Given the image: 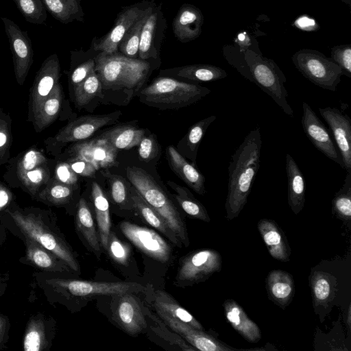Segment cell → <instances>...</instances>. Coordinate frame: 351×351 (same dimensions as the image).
I'll return each instance as SVG.
<instances>
[{
  "mask_svg": "<svg viewBox=\"0 0 351 351\" xmlns=\"http://www.w3.org/2000/svg\"><path fill=\"white\" fill-rule=\"evenodd\" d=\"M222 51L230 65L270 96L287 115L293 117L287 99L286 77L273 60L263 56L260 50L237 44L224 45Z\"/></svg>",
  "mask_w": 351,
  "mask_h": 351,
  "instance_id": "6da1fadb",
  "label": "cell"
},
{
  "mask_svg": "<svg viewBox=\"0 0 351 351\" xmlns=\"http://www.w3.org/2000/svg\"><path fill=\"white\" fill-rule=\"evenodd\" d=\"M262 140L259 128L251 130L235 150L228 166L226 218L238 217L247 202L260 167Z\"/></svg>",
  "mask_w": 351,
  "mask_h": 351,
  "instance_id": "7a4b0ae2",
  "label": "cell"
},
{
  "mask_svg": "<svg viewBox=\"0 0 351 351\" xmlns=\"http://www.w3.org/2000/svg\"><path fill=\"white\" fill-rule=\"evenodd\" d=\"M22 235L27 236L53 253L74 272L80 274L76 254L59 229L56 220L47 211L36 208L5 210Z\"/></svg>",
  "mask_w": 351,
  "mask_h": 351,
  "instance_id": "3957f363",
  "label": "cell"
},
{
  "mask_svg": "<svg viewBox=\"0 0 351 351\" xmlns=\"http://www.w3.org/2000/svg\"><path fill=\"white\" fill-rule=\"evenodd\" d=\"M59 274L40 271L34 278L49 302L65 304L77 299L127 293H145L147 287L132 282H94L61 277Z\"/></svg>",
  "mask_w": 351,
  "mask_h": 351,
  "instance_id": "277c9868",
  "label": "cell"
},
{
  "mask_svg": "<svg viewBox=\"0 0 351 351\" xmlns=\"http://www.w3.org/2000/svg\"><path fill=\"white\" fill-rule=\"evenodd\" d=\"M126 176L129 182L146 202L165 219L182 246L190 241L184 217L167 193L147 171L137 167H128Z\"/></svg>",
  "mask_w": 351,
  "mask_h": 351,
  "instance_id": "5b68a950",
  "label": "cell"
},
{
  "mask_svg": "<svg viewBox=\"0 0 351 351\" xmlns=\"http://www.w3.org/2000/svg\"><path fill=\"white\" fill-rule=\"evenodd\" d=\"M95 72L102 87L138 90L150 69L147 60L128 58L123 54L100 52L95 59Z\"/></svg>",
  "mask_w": 351,
  "mask_h": 351,
  "instance_id": "8992f818",
  "label": "cell"
},
{
  "mask_svg": "<svg viewBox=\"0 0 351 351\" xmlns=\"http://www.w3.org/2000/svg\"><path fill=\"white\" fill-rule=\"evenodd\" d=\"M210 90L197 83H188L169 77H159L142 89L141 102L160 110L178 109L197 102Z\"/></svg>",
  "mask_w": 351,
  "mask_h": 351,
  "instance_id": "52a82bcc",
  "label": "cell"
},
{
  "mask_svg": "<svg viewBox=\"0 0 351 351\" xmlns=\"http://www.w3.org/2000/svg\"><path fill=\"white\" fill-rule=\"evenodd\" d=\"M297 70L315 85L335 92L343 75L341 68L322 52L302 49L291 57Z\"/></svg>",
  "mask_w": 351,
  "mask_h": 351,
  "instance_id": "ba28073f",
  "label": "cell"
},
{
  "mask_svg": "<svg viewBox=\"0 0 351 351\" xmlns=\"http://www.w3.org/2000/svg\"><path fill=\"white\" fill-rule=\"evenodd\" d=\"M221 267V256L217 251L202 249L191 252L181 259L174 284L180 287L193 286L220 271Z\"/></svg>",
  "mask_w": 351,
  "mask_h": 351,
  "instance_id": "9c48e42d",
  "label": "cell"
},
{
  "mask_svg": "<svg viewBox=\"0 0 351 351\" xmlns=\"http://www.w3.org/2000/svg\"><path fill=\"white\" fill-rule=\"evenodd\" d=\"M121 233L139 250L151 258L163 263L169 261L172 249L157 232L129 221L119 224Z\"/></svg>",
  "mask_w": 351,
  "mask_h": 351,
  "instance_id": "30bf717a",
  "label": "cell"
},
{
  "mask_svg": "<svg viewBox=\"0 0 351 351\" xmlns=\"http://www.w3.org/2000/svg\"><path fill=\"white\" fill-rule=\"evenodd\" d=\"M8 36L16 82L23 85L34 62V51L27 32L22 30L13 21L1 17Z\"/></svg>",
  "mask_w": 351,
  "mask_h": 351,
  "instance_id": "8fae6325",
  "label": "cell"
},
{
  "mask_svg": "<svg viewBox=\"0 0 351 351\" xmlns=\"http://www.w3.org/2000/svg\"><path fill=\"white\" fill-rule=\"evenodd\" d=\"M119 112L78 117L68 123L54 137L47 139L45 143L48 147L88 139L100 128L114 121L119 117Z\"/></svg>",
  "mask_w": 351,
  "mask_h": 351,
  "instance_id": "7c38bea8",
  "label": "cell"
},
{
  "mask_svg": "<svg viewBox=\"0 0 351 351\" xmlns=\"http://www.w3.org/2000/svg\"><path fill=\"white\" fill-rule=\"evenodd\" d=\"M113 296L115 302L113 319L130 335L136 336L143 332L147 326L146 315L136 293H127Z\"/></svg>",
  "mask_w": 351,
  "mask_h": 351,
  "instance_id": "4fadbf2b",
  "label": "cell"
},
{
  "mask_svg": "<svg viewBox=\"0 0 351 351\" xmlns=\"http://www.w3.org/2000/svg\"><path fill=\"white\" fill-rule=\"evenodd\" d=\"M301 124L303 131L312 144L327 158L344 169L340 152L328 129L305 101L302 103Z\"/></svg>",
  "mask_w": 351,
  "mask_h": 351,
  "instance_id": "5bb4252c",
  "label": "cell"
},
{
  "mask_svg": "<svg viewBox=\"0 0 351 351\" xmlns=\"http://www.w3.org/2000/svg\"><path fill=\"white\" fill-rule=\"evenodd\" d=\"M151 3H138L121 12L111 30L93 44L95 51L106 53L117 52L119 45L129 29L146 12Z\"/></svg>",
  "mask_w": 351,
  "mask_h": 351,
  "instance_id": "9a60e30c",
  "label": "cell"
},
{
  "mask_svg": "<svg viewBox=\"0 0 351 351\" xmlns=\"http://www.w3.org/2000/svg\"><path fill=\"white\" fill-rule=\"evenodd\" d=\"M156 312L160 320L167 327L179 335L196 350L201 351L241 350L229 346L204 330L197 329L162 312Z\"/></svg>",
  "mask_w": 351,
  "mask_h": 351,
  "instance_id": "2e32d148",
  "label": "cell"
},
{
  "mask_svg": "<svg viewBox=\"0 0 351 351\" xmlns=\"http://www.w3.org/2000/svg\"><path fill=\"white\" fill-rule=\"evenodd\" d=\"M319 112L329 125L335 145L340 152L344 169L351 173V119L337 108H319Z\"/></svg>",
  "mask_w": 351,
  "mask_h": 351,
  "instance_id": "e0dca14e",
  "label": "cell"
},
{
  "mask_svg": "<svg viewBox=\"0 0 351 351\" xmlns=\"http://www.w3.org/2000/svg\"><path fill=\"white\" fill-rule=\"evenodd\" d=\"M56 321L43 313L32 315L28 319L23 339L25 351H47L56 335Z\"/></svg>",
  "mask_w": 351,
  "mask_h": 351,
  "instance_id": "ac0fdd59",
  "label": "cell"
},
{
  "mask_svg": "<svg viewBox=\"0 0 351 351\" xmlns=\"http://www.w3.org/2000/svg\"><path fill=\"white\" fill-rule=\"evenodd\" d=\"M60 65L57 54L47 57L42 63L34 79L29 97V111L33 115L41 102L59 84Z\"/></svg>",
  "mask_w": 351,
  "mask_h": 351,
  "instance_id": "d6986e66",
  "label": "cell"
},
{
  "mask_svg": "<svg viewBox=\"0 0 351 351\" xmlns=\"http://www.w3.org/2000/svg\"><path fill=\"white\" fill-rule=\"evenodd\" d=\"M71 157H77L90 162L97 170L117 165L118 149L106 140L97 137L77 143L69 149Z\"/></svg>",
  "mask_w": 351,
  "mask_h": 351,
  "instance_id": "ffe728a7",
  "label": "cell"
},
{
  "mask_svg": "<svg viewBox=\"0 0 351 351\" xmlns=\"http://www.w3.org/2000/svg\"><path fill=\"white\" fill-rule=\"evenodd\" d=\"M25 245L27 263L42 271L59 274H73L71 269L53 253L32 239L22 235Z\"/></svg>",
  "mask_w": 351,
  "mask_h": 351,
  "instance_id": "44dd1931",
  "label": "cell"
},
{
  "mask_svg": "<svg viewBox=\"0 0 351 351\" xmlns=\"http://www.w3.org/2000/svg\"><path fill=\"white\" fill-rule=\"evenodd\" d=\"M204 16L197 7L183 5L173 21L174 35L182 43H186L197 38L202 33Z\"/></svg>",
  "mask_w": 351,
  "mask_h": 351,
  "instance_id": "7402d4cb",
  "label": "cell"
},
{
  "mask_svg": "<svg viewBox=\"0 0 351 351\" xmlns=\"http://www.w3.org/2000/svg\"><path fill=\"white\" fill-rule=\"evenodd\" d=\"M257 228L269 254L278 261H289L291 248L277 223L272 219H262L258 222Z\"/></svg>",
  "mask_w": 351,
  "mask_h": 351,
  "instance_id": "603a6c76",
  "label": "cell"
},
{
  "mask_svg": "<svg viewBox=\"0 0 351 351\" xmlns=\"http://www.w3.org/2000/svg\"><path fill=\"white\" fill-rule=\"evenodd\" d=\"M75 227L79 237L95 256L99 258L102 253L99 234L92 212L85 199L78 202L75 215Z\"/></svg>",
  "mask_w": 351,
  "mask_h": 351,
  "instance_id": "cb8c5ba5",
  "label": "cell"
},
{
  "mask_svg": "<svg viewBox=\"0 0 351 351\" xmlns=\"http://www.w3.org/2000/svg\"><path fill=\"white\" fill-rule=\"evenodd\" d=\"M166 154L172 171L197 193L204 195L206 193L205 177L195 165L187 162L172 146L167 147Z\"/></svg>",
  "mask_w": 351,
  "mask_h": 351,
  "instance_id": "d4e9b609",
  "label": "cell"
},
{
  "mask_svg": "<svg viewBox=\"0 0 351 351\" xmlns=\"http://www.w3.org/2000/svg\"><path fill=\"white\" fill-rule=\"evenodd\" d=\"M130 191L134 210L140 217L150 226L159 231L173 245L182 247L181 242L160 214L146 202L132 185H130Z\"/></svg>",
  "mask_w": 351,
  "mask_h": 351,
  "instance_id": "484cf974",
  "label": "cell"
},
{
  "mask_svg": "<svg viewBox=\"0 0 351 351\" xmlns=\"http://www.w3.org/2000/svg\"><path fill=\"white\" fill-rule=\"evenodd\" d=\"M226 319L245 340L257 343L261 339L258 325L248 317L243 308L234 300L228 299L223 304Z\"/></svg>",
  "mask_w": 351,
  "mask_h": 351,
  "instance_id": "4316f807",
  "label": "cell"
},
{
  "mask_svg": "<svg viewBox=\"0 0 351 351\" xmlns=\"http://www.w3.org/2000/svg\"><path fill=\"white\" fill-rule=\"evenodd\" d=\"M268 298L276 304L285 308L291 302L295 292L294 281L289 272L274 269L265 280Z\"/></svg>",
  "mask_w": 351,
  "mask_h": 351,
  "instance_id": "83f0119b",
  "label": "cell"
},
{
  "mask_svg": "<svg viewBox=\"0 0 351 351\" xmlns=\"http://www.w3.org/2000/svg\"><path fill=\"white\" fill-rule=\"evenodd\" d=\"M285 169L288 184V204L293 213L298 215L303 209L305 202L304 177L289 154H286Z\"/></svg>",
  "mask_w": 351,
  "mask_h": 351,
  "instance_id": "f1b7e54d",
  "label": "cell"
},
{
  "mask_svg": "<svg viewBox=\"0 0 351 351\" xmlns=\"http://www.w3.org/2000/svg\"><path fill=\"white\" fill-rule=\"evenodd\" d=\"M91 197L101 248L106 252L112 223L109 202L98 183L92 184Z\"/></svg>",
  "mask_w": 351,
  "mask_h": 351,
  "instance_id": "f546056e",
  "label": "cell"
},
{
  "mask_svg": "<svg viewBox=\"0 0 351 351\" xmlns=\"http://www.w3.org/2000/svg\"><path fill=\"white\" fill-rule=\"evenodd\" d=\"M152 303L156 311L184 322L197 329L204 330L202 325L170 294L162 290H154Z\"/></svg>",
  "mask_w": 351,
  "mask_h": 351,
  "instance_id": "4dcf8cb0",
  "label": "cell"
},
{
  "mask_svg": "<svg viewBox=\"0 0 351 351\" xmlns=\"http://www.w3.org/2000/svg\"><path fill=\"white\" fill-rule=\"evenodd\" d=\"M309 282L314 307H328L336 295V278L325 271H317L311 273Z\"/></svg>",
  "mask_w": 351,
  "mask_h": 351,
  "instance_id": "1f68e13d",
  "label": "cell"
},
{
  "mask_svg": "<svg viewBox=\"0 0 351 351\" xmlns=\"http://www.w3.org/2000/svg\"><path fill=\"white\" fill-rule=\"evenodd\" d=\"M161 73L195 82L217 81L228 75L224 69L211 64L186 65L164 70Z\"/></svg>",
  "mask_w": 351,
  "mask_h": 351,
  "instance_id": "d6a6232c",
  "label": "cell"
},
{
  "mask_svg": "<svg viewBox=\"0 0 351 351\" xmlns=\"http://www.w3.org/2000/svg\"><path fill=\"white\" fill-rule=\"evenodd\" d=\"M63 99V93L60 83L40 104L32 115L33 123L36 132H40L58 117Z\"/></svg>",
  "mask_w": 351,
  "mask_h": 351,
  "instance_id": "836d02e7",
  "label": "cell"
},
{
  "mask_svg": "<svg viewBox=\"0 0 351 351\" xmlns=\"http://www.w3.org/2000/svg\"><path fill=\"white\" fill-rule=\"evenodd\" d=\"M145 130L131 125H119L105 131L99 137L106 140L117 149H129L138 146Z\"/></svg>",
  "mask_w": 351,
  "mask_h": 351,
  "instance_id": "e575fe53",
  "label": "cell"
},
{
  "mask_svg": "<svg viewBox=\"0 0 351 351\" xmlns=\"http://www.w3.org/2000/svg\"><path fill=\"white\" fill-rule=\"evenodd\" d=\"M167 184L176 192L173 194L175 199L188 216L205 222H210V218L206 208L186 187L170 180L167 181Z\"/></svg>",
  "mask_w": 351,
  "mask_h": 351,
  "instance_id": "d590c367",
  "label": "cell"
},
{
  "mask_svg": "<svg viewBox=\"0 0 351 351\" xmlns=\"http://www.w3.org/2000/svg\"><path fill=\"white\" fill-rule=\"evenodd\" d=\"M51 16L62 23L83 21L84 12L80 0H43Z\"/></svg>",
  "mask_w": 351,
  "mask_h": 351,
  "instance_id": "8d00e7d4",
  "label": "cell"
},
{
  "mask_svg": "<svg viewBox=\"0 0 351 351\" xmlns=\"http://www.w3.org/2000/svg\"><path fill=\"white\" fill-rule=\"evenodd\" d=\"M159 8L156 5L149 14L141 30L138 46L139 59L147 60L156 58L154 38L159 17Z\"/></svg>",
  "mask_w": 351,
  "mask_h": 351,
  "instance_id": "74e56055",
  "label": "cell"
},
{
  "mask_svg": "<svg viewBox=\"0 0 351 351\" xmlns=\"http://www.w3.org/2000/svg\"><path fill=\"white\" fill-rule=\"evenodd\" d=\"M75 189L73 186L53 179L38 192L36 197L45 204L64 206L70 202Z\"/></svg>",
  "mask_w": 351,
  "mask_h": 351,
  "instance_id": "f35d334b",
  "label": "cell"
},
{
  "mask_svg": "<svg viewBox=\"0 0 351 351\" xmlns=\"http://www.w3.org/2000/svg\"><path fill=\"white\" fill-rule=\"evenodd\" d=\"M155 6L154 4L151 3L146 12L129 29L121 40L118 49L124 56L131 58H137L138 56V46L141 30L149 14Z\"/></svg>",
  "mask_w": 351,
  "mask_h": 351,
  "instance_id": "ab89813d",
  "label": "cell"
},
{
  "mask_svg": "<svg viewBox=\"0 0 351 351\" xmlns=\"http://www.w3.org/2000/svg\"><path fill=\"white\" fill-rule=\"evenodd\" d=\"M332 213L350 227L351 221V173H347L341 188L332 200Z\"/></svg>",
  "mask_w": 351,
  "mask_h": 351,
  "instance_id": "60d3db41",
  "label": "cell"
},
{
  "mask_svg": "<svg viewBox=\"0 0 351 351\" xmlns=\"http://www.w3.org/2000/svg\"><path fill=\"white\" fill-rule=\"evenodd\" d=\"M102 175L108 180L113 202L121 209L134 210L130 197V185L125 180L120 176L111 174L108 171H104Z\"/></svg>",
  "mask_w": 351,
  "mask_h": 351,
  "instance_id": "b9f144b4",
  "label": "cell"
},
{
  "mask_svg": "<svg viewBox=\"0 0 351 351\" xmlns=\"http://www.w3.org/2000/svg\"><path fill=\"white\" fill-rule=\"evenodd\" d=\"M215 115L204 118L193 124L184 138L185 154L195 165L199 145L208 126L216 119Z\"/></svg>",
  "mask_w": 351,
  "mask_h": 351,
  "instance_id": "7bdbcfd3",
  "label": "cell"
},
{
  "mask_svg": "<svg viewBox=\"0 0 351 351\" xmlns=\"http://www.w3.org/2000/svg\"><path fill=\"white\" fill-rule=\"evenodd\" d=\"M18 178L27 191L36 197L42 188L49 182L50 170L47 163L24 173Z\"/></svg>",
  "mask_w": 351,
  "mask_h": 351,
  "instance_id": "ee69618b",
  "label": "cell"
},
{
  "mask_svg": "<svg viewBox=\"0 0 351 351\" xmlns=\"http://www.w3.org/2000/svg\"><path fill=\"white\" fill-rule=\"evenodd\" d=\"M101 88V82L95 70L84 81L74 87V99L76 106L82 107L86 105Z\"/></svg>",
  "mask_w": 351,
  "mask_h": 351,
  "instance_id": "f6af8a7d",
  "label": "cell"
},
{
  "mask_svg": "<svg viewBox=\"0 0 351 351\" xmlns=\"http://www.w3.org/2000/svg\"><path fill=\"white\" fill-rule=\"evenodd\" d=\"M26 21L44 24L47 19V10L43 0H13Z\"/></svg>",
  "mask_w": 351,
  "mask_h": 351,
  "instance_id": "bcb514c9",
  "label": "cell"
},
{
  "mask_svg": "<svg viewBox=\"0 0 351 351\" xmlns=\"http://www.w3.org/2000/svg\"><path fill=\"white\" fill-rule=\"evenodd\" d=\"M144 311L145 315L155 324L154 326L151 327L152 330L161 339L168 341L171 345H176L179 346L180 348L182 350H197L179 335L176 332H171L170 330L166 327V325L162 321L159 320L158 317L152 315L147 307L144 308Z\"/></svg>",
  "mask_w": 351,
  "mask_h": 351,
  "instance_id": "7dc6e473",
  "label": "cell"
},
{
  "mask_svg": "<svg viewBox=\"0 0 351 351\" xmlns=\"http://www.w3.org/2000/svg\"><path fill=\"white\" fill-rule=\"evenodd\" d=\"M11 123L10 115L0 110V166L10 158L12 141Z\"/></svg>",
  "mask_w": 351,
  "mask_h": 351,
  "instance_id": "c3c4849f",
  "label": "cell"
},
{
  "mask_svg": "<svg viewBox=\"0 0 351 351\" xmlns=\"http://www.w3.org/2000/svg\"><path fill=\"white\" fill-rule=\"evenodd\" d=\"M106 252L114 263L122 266L128 265L130 258V247L112 230L109 235Z\"/></svg>",
  "mask_w": 351,
  "mask_h": 351,
  "instance_id": "681fc988",
  "label": "cell"
},
{
  "mask_svg": "<svg viewBox=\"0 0 351 351\" xmlns=\"http://www.w3.org/2000/svg\"><path fill=\"white\" fill-rule=\"evenodd\" d=\"M47 162V158L40 150L32 147L23 153L18 160L16 165L17 176Z\"/></svg>",
  "mask_w": 351,
  "mask_h": 351,
  "instance_id": "f907efd6",
  "label": "cell"
},
{
  "mask_svg": "<svg viewBox=\"0 0 351 351\" xmlns=\"http://www.w3.org/2000/svg\"><path fill=\"white\" fill-rule=\"evenodd\" d=\"M331 59L341 68L343 75L351 77V45L344 44L331 49Z\"/></svg>",
  "mask_w": 351,
  "mask_h": 351,
  "instance_id": "816d5d0a",
  "label": "cell"
},
{
  "mask_svg": "<svg viewBox=\"0 0 351 351\" xmlns=\"http://www.w3.org/2000/svg\"><path fill=\"white\" fill-rule=\"evenodd\" d=\"M54 180L77 187L78 177L71 169L68 162H61L57 164L54 170Z\"/></svg>",
  "mask_w": 351,
  "mask_h": 351,
  "instance_id": "f5cc1de1",
  "label": "cell"
},
{
  "mask_svg": "<svg viewBox=\"0 0 351 351\" xmlns=\"http://www.w3.org/2000/svg\"><path fill=\"white\" fill-rule=\"evenodd\" d=\"M158 150L157 141L154 135L144 136L138 144V155L145 161H149L154 158Z\"/></svg>",
  "mask_w": 351,
  "mask_h": 351,
  "instance_id": "db71d44e",
  "label": "cell"
},
{
  "mask_svg": "<svg viewBox=\"0 0 351 351\" xmlns=\"http://www.w3.org/2000/svg\"><path fill=\"white\" fill-rule=\"evenodd\" d=\"M95 68V60L90 59L75 67L71 73L70 82L75 87L84 81Z\"/></svg>",
  "mask_w": 351,
  "mask_h": 351,
  "instance_id": "11a10c76",
  "label": "cell"
},
{
  "mask_svg": "<svg viewBox=\"0 0 351 351\" xmlns=\"http://www.w3.org/2000/svg\"><path fill=\"white\" fill-rule=\"evenodd\" d=\"M68 162L73 171L82 176L93 177L97 171L90 162L80 158L71 157Z\"/></svg>",
  "mask_w": 351,
  "mask_h": 351,
  "instance_id": "9f6ffc18",
  "label": "cell"
},
{
  "mask_svg": "<svg viewBox=\"0 0 351 351\" xmlns=\"http://www.w3.org/2000/svg\"><path fill=\"white\" fill-rule=\"evenodd\" d=\"M13 199L12 192L0 182V213L5 211L10 206Z\"/></svg>",
  "mask_w": 351,
  "mask_h": 351,
  "instance_id": "6f0895ef",
  "label": "cell"
},
{
  "mask_svg": "<svg viewBox=\"0 0 351 351\" xmlns=\"http://www.w3.org/2000/svg\"><path fill=\"white\" fill-rule=\"evenodd\" d=\"M10 324L7 316L0 314V335L8 332Z\"/></svg>",
  "mask_w": 351,
  "mask_h": 351,
  "instance_id": "680465c9",
  "label": "cell"
},
{
  "mask_svg": "<svg viewBox=\"0 0 351 351\" xmlns=\"http://www.w3.org/2000/svg\"><path fill=\"white\" fill-rule=\"evenodd\" d=\"M7 281L8 279L5 278V276L0 274V297L2 296L6 291Z\"/></svg>",
  "mask_w": 351,
  "mask_h": 351,
  "instance_id": "91938a15",
  "label": "cell"
},
{
  "mask_svg": "<svg viewBox=\"0 0 351 351\" xmlns=\"http://www.w3.org/2000/svg\"><path fill=\"white\" fill-rule=\"evenodd\" d=\"M8 338V332L0 335V350L3 349L5 346V343H7Z\"/></svg>",
  "mask_w": 351,
  "mask_h": 351,
  "instance_id": "94428289",
  "label": "cell"
},
{
  "mask_svg": "<svg viewBox=\"0 0 351 351\" xmlns=\"http://www.w3.org/2000/svg\"><path fill=\"white\" fill-rule=\"evenodd\" d=\"M6 232L4 226L0 223V245L5 241Z\"/></svg>",
  "mask_w": 351,
  "mask_h": 351,
  "instance_id": "6125c7cd",
  "label": "cell"
},
{
  "mask_svg": "<svg viewBox=\"0 0 351 351\" xmlns=\"http://www.w3.org/2000/svg\"><path fill=\"white\" fill-rule=\"evenodd\" d=\"M350 304L348 306V312H347V318H346V323L348 326L349 330L351 327V309H350Z\"/></svg>",
  "mask_w": 351,
  "mask_h": 351,
  "instance_id": "be15d7a7",
  "label": "cell"
},
{
  "mask_svg": "<svg viewBox=\"0 0 351 351\" xmlns=\"http://www.w3.org/2000/svg\"><path fill=\"white\" fill-rule=\"evenodd\" d=\"M341 1V2L346 3V5H348L349 7L351 6V0H339Z\"/></svg>",
  "mask_w": 351,
  "mask_h": 351,
  "instance_id": "e7e4bbea",
  "label": "cell"
}]
</instances>
